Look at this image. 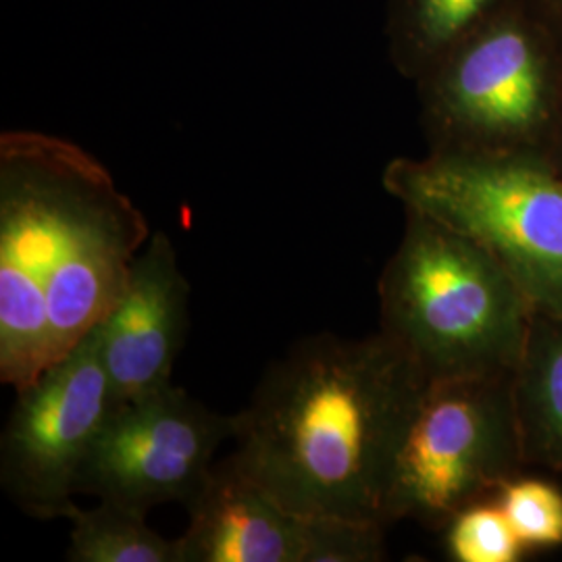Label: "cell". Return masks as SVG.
<instances>
[{"label":"cell","mask_w":562,"mask_h":562,"mask_svg":"<svg viewBox=\"0 0 562 562\" xmlns=\"http://www.w3.org/2000/svg\"><path fill=\"white\" fill-rule=\"evenodd\" d=\"M525 7L542 21L562 46V0H522Z\"/></svg>","instance_id":"obj_17"},{"label":"cell","mask_w":562,"mask_h":562,"mask_svg":"<svg viewBox=\"0 0 562 562\" xmlns=\"http://www.w3.org/2000/svg\"><path fill=\"white\" fill-rule=\"evenodd\" d=\"M542 157L554 167V171L562 178V86L559 102H557V113H554L552 127H550L548 140L543 146Z\"/></svg>","instance_id":"obj_18"},{"label":"cell","mask_w":562,"mask_h":562,"mask_svg":"<svg viewBox=\"0 0 562 562\" xmlns=\"http://www.w3.org/2000/svg\"><path fill=\"white\" fill-rule=\"evenodd\" d=\"M97 327L18 392L0 440V485L38 521L69 517L86 459L115 408Z\"/></svg>","instance_id":"obj_7"},{"label":"cell","mask_w":562,"mask_h":562,"mask_svg":"<svg viewBox=\"0 0 562 562\" xmlns=\"http://www.w3.org/2000/svg\"><path fill=\"white\" fill-rule=\"evenodd\" d=\"M380 522L348 519H306L304 561L378 562L385 559V543Z\"/></svg>","instance_id":"obj_16"},{"label":"cell","mask_w":562,"mask_h":562,"mask_svg":"<svg viewBox=\"0 0 562 562\" xmlns=\"http://www.w3.org/2000/svg\"><path fill=\"white\" fill-rule=\"evenodd\" d=\"M190 283L173 241L150 234L121 290L97 325L101 359L115 401H130L171 385L188 331Z\"/></svg>","instance_id":"obj_9"},{"label":"cell","mask_w":562,"mask_h":562,"mask_svg":"<svg viewBox=\"0 0 562 562\" xmlns=\"http://www.w3.org/2000/svg\"><path fill=\"white\" fill-rule=\"evenodd\" d=\"M183 562H302L306 519L278 503L234 457L215 462L188 503Z\"/></svg>","instance_id":"obj_10"},{"label":"cell","mask_w":562,"mask_h":562,"mask_svg":"<svg viewBox=\"0 0 562 562\" xmlns=\"http://www.w3.org/2000/svg\"><path fill=\"white\" fill-rule=\"evenodd\" d=\"M434 153H538L562 86V46L522 0L415 81Z\"/></svg>","instance_id":"obj_5"},{"label":"cell","mask_w":562,"mask_h":562,"mask_svg":"<svg viewBox=\"0 0 562 562\" xmlns=\"http://www.w3.org/2000/svg\"><path fill=\"white\" fill-rule=\"evenodd\" d=\"M515 402L525 459L562 473V317L533 313L515 371Z\"/></svg>","instance_id":"obj_12"},{"label":"cell","mask_w":562,"mask_h":562,"mask_svg":"<svg viewBox=\"0 0 562 562\" xmlns=\"http://www.w3.org/2000/svg\"><path fill=\"white\" fill-rule=\"evenodd\" d=\"M150 238L140 209L78 144L0 136V380L15 392L69 355L120 299Z\"/></svg>","instance_id":"obj_1"},{"label":"cell","mask_w":562,"mask_h":562,"mask_svg":"<svg viewBox=\"0 0 562 562\" xmlns=\"http://www.w3.org/2000/svg\"><path fill=\"white\" fill-rule=\"evenodd\" d=\"M383 188L482 244L533 311L562 317V178L542 155L427 150L390 162Z\"/></svg>","instance_id":"obj_4"},{"label":"cell","mask_w":562,"mask_h":562,"mask_svg":"<svg viewBox=\"0 0 562 562\" xmlns=\"http://www.w3.org/2000/svg\"><path fill=\"white\" fill-rule=\"evenodd\" d=\"M427 383L383 331L308 336L234 415L232 457L299 517L387 527L394 469Z\"/></svg>","instance_id":"obj_2"},{"label":"cell","mask_w":562,"mask_h":562,"mask_svg":"<svg viewBox=\"0 0 562 562\" xmlns=\"http://www.w3.org/2000/svg\"><path fill=\"white\" fill-rule=\"evenodd\" d=\"M138 508L99 501L94 508H71V562H183L180 538L157 533Z\"/></svg>","instance_id":"obj_13"},{"label":"cell","mask_w":562,"mask_h":562,"mask_svg":"<svg viewBox=\"0 0 562 562\" xmlns=\"http://www.w3.org/2000/svg\"><path fill=\"white\" fill-rule=\"evenodd\" d=\"M234 429V415L211 411L173 383L117 402L81 469L78 494L142 513L188 504Z\"/></svg>","instance_id":"obj_8"},{"label":"cell","mask_w":562,"mask_h":562,"mask_svg":"<svg viewBox=\"0 0 562 562\" xmlns=\"http://www.w3.org/2000/svg\"><path fill=\"white\" fill-rule=\"evenodd\" d=\"M380 278V319L427 382L510 375L533 306L482 244L419 211Z\"/></svg>","instance_id":"obj_3"},{"label":"cell","mask_w":562,"mask_h":562,"mask_svg":"<svg viewBox=\"0 0 562 562\" xmlns=\"http://www.w3.org/2000/svg\"><path fill=\"white\" fill-rule=\"evenodd\" d=\"M443 529L452 561L515 562L521 554V540L501 504L492 503V498L462 508Z\"/></svg>","instance_id":"obj_14"},{"label":"cell","mask_w":562,"mask_h":562,"mask_svg":"<svg viewBox=\"0 0 562 562\" xmlns=\"http://www.w3.org/2000/svg\"><path fill=\"white\" fill-rule=\"evenodd\" d=\"M525 464L515 373L429 382L402 442L385 522L443 527L494 498Z\"/></svg>","instance_id":"obj_6"},{"label":"cell","mask_w":562,"mask_h":562,"mask_svg":"<svg viewBox=\"0 0 562 562\" xmlns=\"http://www.w3.org/2000/svg\"><path fill=\"white\" fill-rule=\"evenodd\" d=\"M496 503L522 546L562 543V494L552 483L517 477L496 494Z\"/></svg>","instance_id":"obj_15"},{"label":"cell","mask_w":562,"mask_h":562,"mask_svg":"<svg viewBox=\"0 0 562 562\" xmlns=\"http://www.w3.org/2000/svg\"><path fill=\"white\" fill-rule=\"evenodd\" d=\"M515 0H385V36L394 69L415 81Z\"/></svg>","instance_id":"obj_11"}]
</instances>
